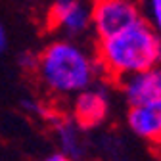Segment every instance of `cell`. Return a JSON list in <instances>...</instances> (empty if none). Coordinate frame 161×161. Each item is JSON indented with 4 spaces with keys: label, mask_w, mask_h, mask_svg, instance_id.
Returning a JSON list of instances; mask_svg holds the SVG:
<instances>
[{
    "label": "cell",
    "mask_w": 161,
    "mask_h": 161,
    "mask_svg": "<svg viewBox=\"0 0 161 161\" xmlns=\"http://www.w3.org/2000/svg\"><path fill=\"white\" fill-rule=\"evenodd\" d=\"M96 58L102 75L119 83L123 77L157 67L161 58V42L157 29L146 19L119 31L108 38H100L96 44Z\"/></svg>",
    "instance_id": "1"
},
{
    "label": "cell",
    "mask_w": 161,
    "mask_h": 161,
    "mask_svg": "<svg viewBox=\"0 0 161 161\" xmlns=\"http://www.w3.org/2000/svg\"><path fill=\"white\" fill-rule=\"evenodd\" d=\"M44 86L59 96H73L102 75L98 58L73 40H54L36 56V69Z\"/></svg>",
    "instance_id": "2"
},
{
    "label": "cell",
    "mask_w": 161,
    "mask_h": 161,
    "mask_svg": "<svg viewBox=\"0 0 161 161\" xmlns=\"http://www.w3.org/2000/svg\"><path fill=\"white\" fill-rule=\"evenodd\" d=\"M142 19L138 0H92L90 27L96 38H108Z\"/></svg>",
    "instance_id": "3"
},
{
    "label": "cell",
    "mask_w": 161,
    "mask_h": 161,
    "mask_svg": "<svg viewBox=\"0 0 161 161\" xmlns=\"http://www.w3.org/2000/svg\"><path fill=\"white\" fill-rule=\"evenodd\" d=\"M50 29H59L71 36L90 29V4L86 0H56L46 14Z\"/></svg>",
    "instance_id": "4"
},
{
    "label": "cell",
    "mask_w": 161,
    "mask_h": 161,
    "mask_svg": "<svg viewBox=\"0 0 161 161\" xmlns=\"http://www.w3.org/2000/svg\"><path fill=\"white\" fill-rule=\"evenodd\" d=\"M119 85L129 106H161V73L157 67L130 73Z\"/></svg>",
    "instance_id": "5"
},
{
    "label": "cell",
    "mask_w": 161,
    "mask_h": 161,
    "mask_svg": "<svg viewBox=\"0 0 161 161\" xmlns=\"http://www.w3.org/2000/svg\"><path fill=\"white\" fill-rule=\"evenodd\" d=\"M109 113V96L104 86H86L75 94L73 117L80 129H94L102 125Z\"/></svg>",
    "instance_id": "6"
},
{
    "label": "cell",
    "mask_w": 161,
    "mask_h": 161,
    "mask_svg": "<svg viewBox=\"0 0 161 161\" xmlns=\"http://www.w3.org/2000/svg\"><path fill=\"white\" fill-rule=\"evenodd\" d=\"M127 123L138 138L157 144L161 138V106H129Z\"/></svg>",
    "instance_id": "7"
},
{
    "label": "cell",
    "mask_w": 161,
    "mask_h": 161,
    "mask_svg": "<svg viewBox=\"0 0 161 161\" xmlns=\"http://www.w3.org/2000/svg\"><path fill=\"white\" fill-rule=\"evenodd\" d=\"M77 129H79L77 123L64 121V119H56V132H58L59 152H64L67 155V159H79L85 153Z\"/></svg>",
    "instance_id": "8"
},
{
    "label": "cell",
    "mask_w": 161,
    "mask_h": 161,
    "mask_svg": "<svg viewBox=\"0 0 161 161\" xmlns=\"http://www.w3.org/2000/svg\"><path fill=\"white\" fill-rule=\"evenodd\" d=\"M140 12H144V19L155 29L161 27V0H138Z\"/></svg>",
    "instance_id": "9"
},
{
    "label": "cell",
    "mask_w": 161,
    "mask_h": 161,
    "mask_svg": "<svg viewBox=\"0 0 161 161\" xmlns=\"http://www.w3.org/2000/svg\"><path fill=\"white\" fill-rule=\"evenodd\" d=\"M19 64H21L25 69H36V56L35 54H21V58H19Z\"/></svg>",
    "instance_id": "10"
},
{
    "label": "cell",
    "mask_w": 161,
    "mask_h": 161,
    "mask_svg": "<svg viewBox=\"0 0 161 161\" xmlns=\"http://www.w3.org/2000/svg\"><path fill=\"white\" fill-rule=\"evenodd\" d=\"M67 159V155L64 153V152H54V153H50V155H46V161H65Z\"/></svg>",
    "instance_id": "11"
},
{
    "label": "cell",
    "mask_w": 161,
    "mask_h": 161,
    "mask_svg": "<svg viewBox=\"0 0 161 161\" xmlns=\"http://www.w3.org/2000/svg\"><path fill=\"white\" fill-rule=\"evenodd\" d=\"M4 46H6V33H4V27H2V23H0V54H2Z\"/></svg>",
    "instance_id": "12"
}]
</instances>
